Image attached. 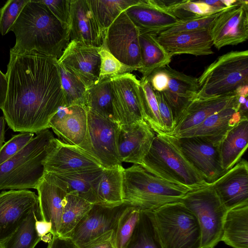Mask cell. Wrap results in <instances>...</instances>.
Listing matches in <instances>:
<instances>
[{"mask_svg": "<svg viewBox=\"0 0 248 248\" xmlns=\"http://www.w3.org/2000/svg\"><path fill=\"white\" fill-rule=\"evenodd\" d=\"M111 78L98 80L87 88L85 106L94 113L114 120Z\"/></svg>", "mask_w": 248, "mask_h": 248, "instance_id": "33", "label": "cell"}, {"mask_svg": "<svg viewBox=\"0 0 248 248\" xmlns=\"http://www.w3.org/2000/svg\"><path fill=\"white\" fill-rule=\"evenodd\" d=\"M124 170L122 165L103 169L96 189L95 204L114 207L123 204Z\"/></svg>", "mask_w": 248, "mask_h": 248, "instance_id": "30", "label": "cell"}, {"mask_svg": "<svg viewBox=\"0 0 248 248\" xmlns=\"http://www.w3.org/2000/svg\"><path fill=\"white\" fill-rule=\"evenodd\" d=\"M238 111L242 117H248V95L238 96Z\"/></svg>", "mask_w": 248, "mask_h": 248, "instance_id": "52", "label": "cell"}, {"mask_svg": "<svg viewBox=\"0 0 248 248\" xmlns=\"http://www.w3.org/2000/svg\"><path fill=\"white\" fill-rule=\"evenodd\" d=\"M221 241L233 248H248V203L227 210Z\"/></svg>", "mask_w": 248, "mask_h": 248, "instance_id": "29", "label": "cell"}, {"mask_svg": "<svg viewBox=\"0 0 248 248\" xmlns=\"http://www.w3.org/2000/svg\"><path fill=\"white\" fill-rule=\"evenodd\" d=\"M70 40L100 47L105 34L95 19L87 0H71Z\"/></svg>", "mask_w": 248, "mask_h": 248, "instance_id": "23", "label": "cell"}, {"mask_svg": "<svg viewBox=\"0 0 248 248\" xmlns=\"http://www.w3.org/2000/svg\"><path fill=\"white\" fill-rule=\"evenodd\" d=\"M211 184L227 210L248 203V162L241 159Z\"/></svg>", "mask_w": 248, "mask_h": 248, "instance_id": "20", "label": "cell"}, {"mask_svg": "<svg viewBox=\"0 0 248 248\" xmlns=\"http://www.w3.org/2000/svg\"><path fill=\"white\" fill-rule=\"evenodd\" d=\"M41 219L39 207L31 211L15 232L0 248H34L41 240L36 229V222Z\"/></svg>", "mask_w": 248, "mask_h": 248, "instance_id": "34", "label": "cell"}, {"mask_svg": "<svg viewBox=\"0 0 248 248\" xmlns=\"http://www.w3.org/2000/svg\"><path fill=\"white\" fill-rule=\"evenodd\" d=\"M39 207L38 195L27 190L0 193V245L17 229L32 210Z\"/></svg>", "mask_w": 248, "mask_h": 248, "instance_id": "14", "label": "cell"}, {"mask_svg": "<svg viewBox=\"0 0 248 248\" xmlns=\"http://www.w3.org/2000/svg\"><path fill=\"white\" fill-rule=\"evenodd\" d=\"M223 11L187 20H180L176 25L159 34H169L183 31L210 30L215 21Z\"/></svg>", "mask_w": 248, "mask_h": 248, "instance_id": "42", "label": "cell"}, {"mask_svg": "<svg viewBox=\"0 0 248 248\" xmlns=\"http://www.w3.org/2000/svg\"><path fill=\"white\" fill-rule=\"evenodd\" d=\"M213 45L218 49L235 46L248 38V1L237 2L224 10L210 30Z\"/></svg>", "mask_w": 248, "mask_h": 248, "instance_id": "13", "label": "cell"}, {"mask_svg": "<svg viewBox=\"0 0 248 248\" xmlns=\"http://www.w3.org/2000/svg\"><path fill=\"white\" fill-rule=\"evenodd\" d=\"M127 205L114 207L93 204L72 231L69 237L78 246L110 230L115 231L118 219Z\"/></svg>", "mask_w": 248, "mask_h": 248, "instance_id": "18", "label": "cell"}, {"mask_svg": "<svg viewBox=\"0 0 248 248\" xmlns=\"http://www.w3.org/2000/svg\"><path fill=\"white\" fill-rule=\"evenodd\" d=\"M87 109L86 134L78 147L96 159L104 168L122 165L118 146L120 126L115 121Z\"/></svg>", "mask_w": 248, "mask_h": 248, "instance_id": "9", "label": "cell"}, {"mask_svg": "<svg viewBox=\"0 0 248 248\" xmlns=\"http://www.w3.org/2000/svg\"><path fill=\"white\" fill-rule=\"evenodd\" d=\"M140 166L150 173L190 191L210 184L186 158L176 138L165 133L155 134Z\"/></svg>", "mask_w": 248, "mask_h": 248, "instance_id": "3", "label": "cell"}, {"mask_svg": "<svg viewBox=\"0 0 248 248\" xmlns=\"http://www.w3.org/2000/svg\"><path fill=\"white\" fill-rule=\"evenodd\" d=\"M93 204L72 194L67 193L64 205L59 236L69 237V234Z\"/></svg>", "mask_w": 248, "mask_h": 248, "instance_id": "37", "label": "cell"}, {"mask_svg": "<svg viewBox=\"0 0 248 248\" xmlns=\"http://www.w3.org/2000/svg\"><path fill=\"white\" fill-rule=\"evenodd\" d=\"M87 109L84 105L60 107L51 118L49 125L62 142L78 147L86 136Z\"/></svg>", "mask_w": 248, "mask_h": 248, "instance_id": "22", "label": "cell"}, {"mask_svg": "<svg viewBox=\"0 0 248 248\" xmlns=\"http://www.w3.org/2000/svg\"><path fill=\"white\" fill-rule=\"evenodd\" d=\"M155 135L144 120L127 126H120L118 146L121 162L141 165Z\"/></svg>", "mask_w": 248, "mask_h": 248, "instance_id": "19", "label": "cell"}, {"mask_svg": "<svg viewBox=\"0 0 248 248\" xmlns=\"http://www.w3.org/2000/svg\"><path fill=\"white\" fill-rule=\"evenodd\" d=\"M30 0H8L0 9V33L10 31L25 5Z\"/></svg>", "mask_w": 248, "mask_h": 248, "instance_id": "43", "label": "cell"}, {"mask_svg": "<svg viewBox=\"0 0 248 248\" xmlns=\"http://www.w3.org/2000/svg\"><path fill=\"white\" fill-rule=\"evenodd\" d=\"M198 82V99L235 93L248 85V51H232L218 57L205 68Z\"/></svg>", "mask_w": 248, "mask_h": 248, "instance_id": "6", "label": "cell"}, {"mask_svg": "<svg viewBox=\"0 0 248 248\" xmlns=\"http://www.w3.org/2000/svg\"><path fill=\"white\" fill-rule=\"evenodd\" d=\"M163 248H201V232L195 215L181 202L151 211Z\"/></svg>", "mask_w": 248, "mask_h": 248, "instance_id": "7", "label": "cell"}, {"mask_svg": "<svg viewBox=\"0 0 248 248\" xmlns=\"http://www.w3.org/2000/svg\"><path fill=\"white\" fill-rule=\"evenodd\" d=\"M140 34L124 11L108 29L104 43L119 61L138 70L141 62Z\"/></svg>", "mask_w": 248, "mask_h": 248, "instance_id": "11", "label": "cell"}, {"mask_svg": "<svg viewBox=\"0 0 248 248\" xmlns=\"http://www.w3.org/2000/svg\"><path fill=\"white\" fill-rule=\"evenodd\" d=\"M99 53L101 63L98 80L131 73L137 70L136 68L129 66L119 61L108 50L104 43L99 47Z\"/></svg>", "mask_w": 248, "mask_h": 248, "instance_id": "41", "label": "cell"}, {"mask_svg": "<svg viewBox=\"0 0 248 248\" xmlns=\"http://www.w3.org/2000/svg\"><path fill=\"white\" fill-rule=\"evenodd\" d=\"M190 191L167 182L134 164L123 171V203L141 211H153L180 202Z\"/></svg>", "mask_w": 248, "mask_h": 248, "instance_id": "5", "label": "cell"}, {"mask_svg": "<svg viewBox=\"0 0 248 248\" xmlns=\"http://www.w3.org/2000/svg\"><path fill=\"white\" fill-rule=\"evenodd\" d=\"M47 248H80L70 237L52 236Z\"/></svg>", "mask_w": 248, "mask_h": 248, "instance_id": "49", "label": "cell"}, {"mask_svg": "<svg viewBox=\"0 0 248 248\" xmlns=\"http://www.w3.org/2000/svg\"><path fill=\"white\" fill-rule=\"evenodd\" d=\"M140 0H87L92 13L106 35L108 29L129 7Z\"/></svg>", "mask_w": 248, "mask_h": 248, "instance_id": "36", "label": "cell"}, {"mask_svg": "<svg viewBox=\"0 0 248 248\" xmlns=\"http://www.w3.org/2000/svg\"><path fill=\"white\" fill-rule=\"evenodd\" d=\"M235 93L206 99H194L186 108L175 125L172 136L192 128L210 116L225 108L238 106Z\"/></svg>", "mask_w": 248, "mask_h": 248, "instance_id": "25", "label": "cell"}, {"mask_svg": "<svg viewBox=\"0 0 248 248\" xmlns=\"http://www.w3.org/2000/svg\"><path fill=\"white\" fill-rule=\"evenodd\" d=\"M8 88L1 108L15 132L37 133L64 106L57 60L36 52L10 53Z\"/></svg>", "mask_w": 248, "mask_h": 248, "instance_id": "1", "label": "cell"}, {"mask_svg": "<svg viewBox=\"0 0 248 248\" xmlns=\"http://www.w3.org/2000/svg\"><path fill=\"white\" fill-rule=\"evenodd\" d=\"M103 169L80 173L55 174L67 184V193L75 194L95 204L97 187Z\"/></svg>", "mask_w": 248, "mask_h": 248, "instance_id": "32", "label": "cell"}, {"mask_svg": "<svg viewBox=\"0 0 248 248\" xmlns=\"http://www.w3.org/2000/svg\"><path fill=\"white\" fill-rule=\"evenodd\" d=\"M16 36L10 53L36 52L58 60L70 41V29L40 0H30L11 27Z\"/></svg>", "mask_w": 248, "mask_h": 248, "instance_id": "2", "label": "cell"}, {"mask_svg": "<svg viewBox=\"0 0 248 248\" xmlns=\"http://www.w3.org/2000/svg\"><path fill=\"white\" fill-rule=\"evenodd\" d=\"M156 35L140 33L139 42L140 51V66L138 70L142 77H148L152 72L169 65L171 56L156 39Z\"/></svg>", "mask_w": 248, "mask_h": 248, "instance_id": "31", "label": "cell"}, {"mask_svg": "<svg viewBox=\"0 0 248 248\" xmlns=\"http://www.w3.org/2000/svg\"><path fill=\"white\" fill-rule=\"evenodd\" d=\"M35 226L37 232L41 237V240L49 243L52 238L51 236L52 235L51 223L39 219L36 221Z\"/></svg>", "mask_w": 248, "mask_h": 248, "instance_id": "50", "label": "cell"}, {"mask_svg": "<svg viewBox=\"0 0 248 248\" xmlns=\"http://www.w3.org/2000/svg\"><path fill=\"white\" fill-rule=\"evenodd\" d=\"M181 201L197 218L201 232V248H214L221 241L227 210L211 184L188 192Z\"/></svg>", "mask_w": 248, "mask_h": 248, "instance_id": "8", "label": "cell"}, {"mask_svg": "<svg viewBox=\"0 0 248 248\" xmlns=\"http://www.w3.org/2000/svg\"><path fill=\"white\" fill-rule=\"evenodd\" d=\"M179 7L197 17L218 13L228 8L215 7L204 3L202 0L194 1L191 0H182Z\"/></svg>", "mask_w": 248, "mask_h": 248, "instance_id": "46", "label": "cell"}, {"mask_svg": "<svg viewBox=\"0 0 248 248\" xmlns=\"http://www.w3.org/2000/svg\"><path fill=\"white\" fill-rule=\"evenodd\" d=\"M125 248H163L151 211H140L139 220Z\"/></svg>", "mask_w": 248, "mask_h": 248, "instance_id": "35", "label": "cell"}, {"mask_svg": "<svg viewBox=\"0 0 248 248\" xmlns=\"http://www.w3.org/2000/svg\"><path fill=\"white\" fill-rule=\"evenodd\" d=\"M79 247L80 248H116L114 231H108Z\"/></svg>", "mask_w": 248, "mask_h": 248, "instance_id": "48", "label": "cell"}, {"mask_svg": "<svg viewBox=\"0 0 248 248\" xmlns=\"http://www.w3.org/2000/svg\"><path fill=\"white\" fill-rule=\"evenodd\" d=\"M248 119L242 118L227 133L218 146L222 169L227 171L241 159L248 147Z\"/></svg>", "mask_w": 248, "mask_h": 248, "instance_id": "28", "label": "cell"}, {"mask_svg": "<svg viewBox=\"0 0 248 248\" xmlns=\"http://www.w3.org/2000/svg\"><path fill=\"white\" fill-rule=\"evenodd\" d=\"M242 118L238 111V105L228 107L210 116L199 125L173 137H200L218 146L228 132Z\"/></svg>", "mask_w": 248, "mask_h": 248, "instance_id": "26", "label": "cell"}, {"mask_svg": "<svg viewBox=\"0 0 248 248\" xmlns=\"http://www.w3.org/2000/svg\"><path fill=\"white\" fill-rule=\"evenodd\" d=\"M176 139L186 158L208 183L226 172L221 167L218 146L200 137Z\"/></svg>", "mask_w": 248, "mask_h": 248, "instance_id": "16", "label": "cell"}, {"mask_svg": "<svg viewBox=\"0 0 248 248\" xmlns=\"http://www.w3.org/2000/svg\"><path fill=\"white\" fill-rule=\"evenodd\" d=\"M140 81L143 120L155 134L163 133L164 132L155 91L146 78H142Z\"/></svg>", "mask_w": 248, "mask_h": 248, "instance_id": "38", "label": "cell"}, {"mask_svg": "<svg viewBox=\"0 0 248 248\" xmlns=\"http://www.w3.org/2000/svg\"><path fill=\"white\" fill-rule=\"evenodd\" d=\"M99 49V47L70 40L57 61L87 88L99 79L101 63Z\"/></svg>", "mask_w": 248, "mask_h": 248, "instance_id": "15", "label": "cell"}, {"mask_svg": "<svg viewBox=\"0 0 248 248\" xmlns=\"http://www.w3.org/2000/svg\"><path fill=\"white\" fill-rule=\"evenodd\" d=\"M34 133L24 132L13 136L0 149V164L13 156L34 138Z\"/></svg>", "mask_w": 248, "mask_h": 248, "instance_id": "44", "label": "cell"}, {"mask_svg": "<svg viewBox=\"0 0 248 248\" xmlns=\"http://www.w3.org/2000/svg\"><path fill=\"white\" fill-rule=\"evenodd\" d=\"M58 64L64 98V106H85L86 87L62 65L58 62Z\"/></svg>", "mask_w": 248, "mask_h": 248, "instance_id": "39", "label": "cell"}, {"mask_svg": "<svg viewBox=\"0 0 248 248\" xmlns=\"http://www.w3.org/2000/svg\"><path fill=\"white\" fill-rule=\"evenodd\" d=\"M36 189L41 219L51 223L52 236H59L67 184L55 174L45 172Z\"/></svg>", "mask_w": 248, "mask_h": 248, "instance_id": "17", "label": "cell"}, {"mask_svg": "<svg viewBox=\"0 0 248 248\" xmlns=\"http://www.w3.org/2000/svg\"><path fill=\"white\" fill-rule=\"evenodd\" d=\"M43 165L45 172L55 174L80 173L104 168L79 147L55 138L50 141Z\"/></svg>", "mask_w": 248, "mask_h": 248, "instance_id": "12", "label": "cell"}, {"mask_svg": "<svg viewBox=\"0 0 248 248\" xmlns=\"http://www.w3.org/2000/svg\"><path fill=\"white\" fill-rule=\"evenodd\" d=\"M124 12L140 33L157 35L180 21L171 14L153 4L150 0H140Z\"/></svg>", "mask_w": 248, "mask_h": 248, "instance_id": "27", "label": "cell"}, {"mask_svg": "<svg viewBox=\"0 0 248 248\" xmlns=\"http://www.w3.org/2000/svg\"><path fill=\"white\" fill-rule=\"evenodd\" d=\"M8 88V80L6 75L0 70V108H1L6 99Z\"/></svg>", "mask_w": 248, "mask_h": 248, "instance_id": "51", "label": "cell"}, {"mask_svg": "<svg viewBox=\"0 0 248 248\" xmlns=\"http://www.w3.org/2000/svg\"><path fill=\"white\" fill-rule=\"evenodd\" d=\"M113 117L120 127L143 120L140 81L131 73L111 78Z\"/></svg>", "mask_w": 248, "mask_h": 248, "instance_id": "10", "label": "cell"}, {"mask_svg": "<svg viewBox=\"0 0 248 248\" xmlns=\"http://www.w3.org/2000/svg\"><path fill=\"white\" fill-rule=\"evenodd\" d=\"M40 0L47 6L52 14L62 23L69 28L71 0Z\"/></svg>", "mask_w": 248, "mask_h": 248, "instance_id": "45", "label": "cell"}, {"mask_svg": "<svg viewBox=\"0 0 248 248\" xmlns=\"http://www.w3.org/2000/svg\"><path fill=\"white\" fill-rule=\"evenodd\" d=\"M6 121L4 116L0 117V149L5 142V127Z\"/></svg>", "mask_w": 248, "mask_h": 248, "instance_id": "53", "label": "cell"}, {"mask_svg": "<svg viewBox=\"0 0 248 248\" xmlns=\"http://www.w3.org/2000/svg\"><path fill=\"white\" fill-rule=\"evenodd\" d=\"M168 78L162 93L170 108L175 126L189 104L197 97L199 89L198 78L178 71L169 65L164 66Z\"/></svg>", "mask_w": 248, "mask_h": 248, "instance_id": "21", "label": "cell"}, {"mask_svg": "<svg viewBox=\"0 0 248 248\" xmlns=\"http://www.w3.org/2000/svg\"><path fill=\"white\" fill-rule=\"evenodd\" d=\"M140 210L127 205L121 214L114 231L116 248H125L139 220Z\"/></svg>", "mask_w": 248, "mask_h": 248, "instance_id": "40", "label": "cell"}, {"mask_svg": "<svg viewBox=\"0 0 248 248\" xmlns=\"http://www.w3.org/2000/svg\"><path fill=\"white\" fill-rule=\"evenodd\" d=\"M36 134L19 152L0 164V190L36 189L45 174L43 161L54 137L49 129Z\"/></svg>", "mask_w": 248, "mask_h": 248, "instance_id": "4", "label": "cell"}, {"mask_svg": "<svg viewBox=\"0 0 248 248\" xmlns=\"http://www.w3.org/2000/svg\"><path fill=\"white\" fill-rule=\"evenodd\" d=\"M156 95L160 118L164 133H171L174 130L175 124L171 110L163 98L162 93L155 91Z\"/></svg>", "mask_w": 248, "mask_h": 248, "instance_id": "47", "label": "cell"}, {"mask_svg": "<svg viewBox=\"0 0 248 248\" xmlns=\"http://www.w3.org/2000/svg\"><path fill=\"white\" fill-rule=\"evenodd\" d=\"M210 30L158 34L156 39L171 57L182 54L197 56L208 55L214 53Z\"/></svg>", "mask_w": 248, "mask_h": 248, "instance_id": "24", "label": "cell"}]
</instances>
